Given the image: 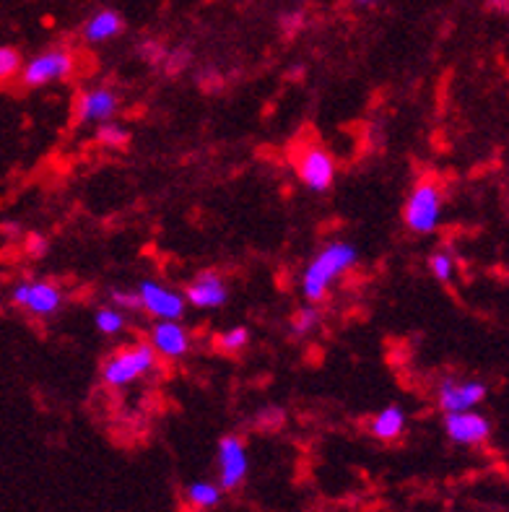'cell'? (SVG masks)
<instances>
[{"label":"cell","instance_id":"7402d4cb","mask_svg":"<svg viewBox=\"0 0 509 512\" xmlns=\"http://www.w3.org/2000/svg\"><path fill=\"white\" fill-rule=\"evenodd\" d=\"M99 138H102L104 143H123L125 141V128L123 125L117 123H102V128H99Z\"/></svg>","mask_w":509,"mask_h":512},{"label":"cell","instance_id":"d4e9b609","mask_svg":"<svg viewBox=\"0 0 509 512\" xmlns=\"http://www.w3.org/2000/svg\"><path fill=\"white\" fill-rule=\"evenodd\" d=\"M359 6H374V3H382V0H356Z\"/></svg>","mask_w":509,"mask_h":512},{"label":"cell","instance_id":"d6986e66","mask_svg":"<svg viewBox=\"0 0 509 512\" xmlns=\"http://www.w3.org/2000/svg\"><path fill=\"white\" fill-rule=\"evenodd\" d=\"M317 323H320V312H317V307L310 302V305L299 307V312L294 315V323H291V328H294V333L304 336V333H310Z\"/></svg>","mask_w":509,"mask_h":512},{"label":"cell","instance_id":"e0dca14e","mask_svg":"<svg viewBox=\"0 0 509 512\" xmlns=\"http://www.w3.org/2000/svg\"><path fill=\"white\" fill-rule=\"evenodd\" d=\"M94 325H97V331L104 333V336H117L125 328V315L115 305L102 307L94 315Z\"/></svg>","mask_w":509,"mask_h":512},{"label":"cell","instance_id":"8992f818","mask_svg":"<svg viewBox=\"0 0 509 512\" xmlns=\"http://www.w3.org/2000/svg\"><path fill=\"white\" fill-rule=\"evenodd\" d=\"M11 302L37 318H47L60 310L63 292L50 281H19L11 286Z\"/></svg>","mask_w":509,"mask_h":512},{"label":"cell","instance_id":"cb8c5ba5","mask_svg":"<svg viewBox=\"0 0 509 512\" xmlns=\"http://www.w3.org/2000/svg\"><path fill=\"white\" fill-rule=\"evenodd\" d=\"M491 8H494V11L509 13V0H491Z\"/></svg>","mask_w":509,"mask_h":512},{"label":"cell","instance_id":"603a6c76","mask_svg":"<svg viewBox=\"0 0 509 512\" xmlns=\"http://www.w3.org/2000/svg\"><path fill=\"white\" fill-rule=\"evenodd\" d=\"M112 305L117 310H136V307H141V297H138V292H112Z\"/></svg>","mask_w":509,"mask_h":512},{"label":"cell","instance_id":"7c38bea8","mask_svg":"<svg viewBox=\"0 0 509 512\" xmlns=\"http://www.w3.org/2000/svg\"><path fill=\"white\" fill-rule=\"evenodd\" d=\"M151 346L159 357L182 359L190 351V333L180 325V320H159L151 328Z\"/></svg>","mask_w":509,"mask_h":512},{"label":"cell","instance_id":"5bb4252c","mask_svg":"<svg viewBox=\"0 0 509 512\" xmlns=\"http://www.w3.org/2000/svg\"><path fill=\"white\" fill-rule=\"evenodd\" d=\"M120 29H123V19H120V13L107 8V11L94 13V16L86 21L84 37H86V42H94V45H99V42H107V39L117 37V34H120Z\"/></svg>","mask_w":509,"mask_h":512},{"label":"cell","instance_id":"6da1fadb","mask_svg":"<svg viewBox=\"0 0 509 512\" xmlns=\"http://www.w3.org/2000/svg\"><path fill=\"white\" fill-rule=\"evenodd\" d=\"M356 260H359V250L351 242H330L328 247H323L302 273L304 299L320 302L330 286L336 284L338 276H343Z\"/></svg>","mask_w":509,"mask_h":512},{"label":"cell","instance_id":"8fae6325","mask_svg":"<svg viewBox=\"0 0 509 512\" xmlns=\"http://www.w3.org/2000/svg\"><path fill=\"white\" fill-rule=\"evenodd\" d=\"M185 299L187 305L198 307V310H216V307L226 305L229 289H226L224 279H221L219 273L206 271L198 273L193 284H187Z\"/></svg>","mask_w":509,"mask_h":512},{"label":"cell","instance_id":"ffe728a7","mask_svg":"<svg viewBox=\"0 0 509 512\" xmlns=\"http://www.w3.org/2000/svg\"><path fill=\"white\" fill-rule=\"evenodd\" d=\"M429 271L434 273V279L445 284L455 273V260H452L450 253H434L432 260H429Z\"/></svg>","mask_w":509,"mask_h":512},{"label":"cell","instance_id":"9c48e42d","mask_svg":"<svg viewBox=\"0 0 509 512\" xmlns=\"http://www.w3.org/2000/svg\"><path fill=\"white\" fill-rule=\"evenodd\" d=\"M486 398V385L478 380H445L437 390V403L439 409L445 414H458V411H471L476 409L478 403Z\"/></svg>","mask_w":509,"mask_h":512},{"label":"cell","instance_id":"277c9868","mask_svg":"<svg viewBox=\"0 0 509 512\" xmlns=\"http://www.w3.org/2000/svg\"><path fill=\"white\" fill-rule=\"evenodd\" d=\"M76 68V58L68 50H50L42 55H34L29 63L24 65L19 81L24 89H39V86L55 84L68 78Z\"/></svg>","mask_w":509,"mask_h":512},{"label":"cell","instance_id":"44dd1931","mask_svg":"<svg viewBox=\"0 0 509 512\" xmlns=\"http://www.w3.org/2000/svg\"><path fill=\"white\" fill-rule=\"evenodd\" d=\"M247 341H250V333H247V328L237 325V328H229L226 333H221L219 346L224 351H237V349H245Z\"/></svg>","mask_w":509,"mask_h":512},{"label":"cell","instance_id":"5b68a950","mask_svg":"<svg viewBox=\"0 0 509 512\" xmlns=\"http://www.w3.org/2000/svg\"><path fill=\"white\" fill-rule=\"evenodd\" d=\"M294 172H297L304 188L325 193L336 180V162L323 146H302L294 154Z\"/></svg>","mask_w":509,"mask_h":512},{"label":"cell","instance_id":"30bf717a","mask_svg":"<svg viewBox=\"0 0 509 512\" xmlns=\"http://www.w3.org/2000/svg\"><path fill=\"white\" fill-rule=\"evenodd\" d=\"M445 432L452 442L458 445H481L489 440L491 424L484 414H478L476 409L458 411V414L445 416Z\"/></svg>","mask_w":509,"mask_h":512},{"label":"cell","instance_id":"7a4b0ae2","mask_svg":"<svg viewBox=\"0 0 509 512\" xmlns=\"http://www.w3.org/2000/svg\"><path fill=\"white\" fill-rule=\"evenodd\" d=\"M442 219V188L434 180H421L403 206V221L416 234H432Z\"/></svg>","mask_w":509,"mask_h":512},{"label":"cell","instance_id":"9a60e30c","mask_svg":"<svg viewBox=\"0 0 509 512\" xmlns=\"http://www.w3.org/2000/svg\"><path fill=\"white\" fill-rule=\"evenodd\" d=\"M403 429H406V411L400 406H387L372 419V435L377 440H398L403 435Z\"/></svg>","mask_w":509,"mask_h":512},{"label":"cell","instance_id":"ba28073f","mask_svg":"<svg viewBox=\"0 0 509 512\" xmlns=\"http://www.w3.org/2000/svg\"><path fill=\"white\" fill-rule=\"evenodd\" d=\"M216 461H219V487L221 489H237L247 476V450L245 442L234 435H226L219 440V450H216Z\"/></svg>","mask_w":509,"mask_h":512},{"label":"cell","instance_id":"2e32d148","mask_svg":"<svg viewBox=\"0 0 509 512\" xmlns=\"http://www.w3.org/2000/svg\"><path fill=\"white\" fill-rule=\"evenodd\" d=\"M187 502L200 510H208V507H216L221 502V487L211 484V481H193L187 487Z\"/></svg>","mask_w":509,"mask_h":512},{"label":"cell","instance_id":"ac0fdd59","mask_svg":"<svg viewBox=\"0 0 509 512\" xmlns=\"http://www.w3.org/2000/svg\"><path fill=\"white\" fill-rule=\"evenodd\" d=\"M24 71V63H21V55L13 47H0V78L3 81H11V78L21 76Z\"/></svg>","mask_w":509,"mask_h":512},{"label":"cell","instance_id":"3957f363","mask_svg":"<svg viewBox=\"0 0 509 512\" xmlns=\"http://www.w3.org/2000/svg\"><path fill=\"white\" fill-rule=\"evenodd\" d=\"M156 364V351L151 344H136L130 349L117 351L110 362L104 364L102 377L110 388H125V385L136 383L141 377L149 375Z\"/></svg>","mask_w":509,"mask_h":512},{"label":"cell","instance_id":"4fadbf2b","mask_svg":"<svg viewBox=\"0 0 509 512\" xmlns=\"http://www.w3.org/2000/svg\"><path fill=\"white\" fill-rule=\"evenodd\" d=\"M78 120L81 123H110L117 112V94L112 89H89L78 99Z\"/></svg>","mask_w":509,"mask_h":512},{"label":"cell","instance_id":"52a82bcc","mask_svg":"<svg viewBox=\"0 0 509 512\" xmlns=\"http://www.w3.org/2000/svg\"><path fill=\"white\" fill-rule=\"evenodd\" d=\"M138 297H141L143 310L156 320H180L187 305L185 294L174 292L169 286L156 284V281L149 279L138 284Z\"/></svg>","mask_w":509,"mask_h":512}]
</instances>
